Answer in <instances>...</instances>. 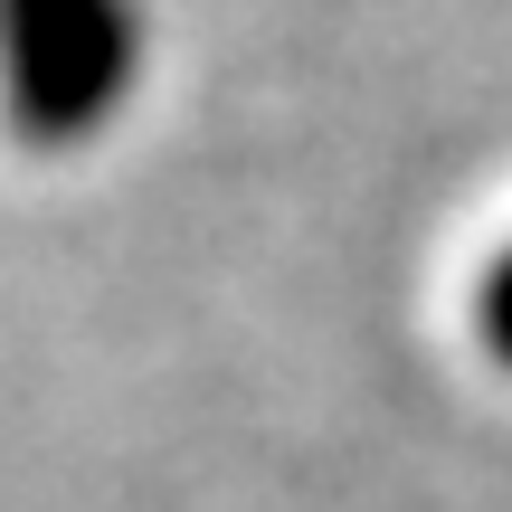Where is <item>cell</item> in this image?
Wrapping results in <instances>:
<instances>
[{"label": "cell", "instance_id": "obj_1", "mask_svg": "<svg viewBox=\"0 0 512 512\" xmlns=\"http://www.w3.org/2000/svg\"><path fill=\"white\" fill-rule=\"evenodd\" d=\"M10 38H19V95L29 114H76L124 76V0H10Z\"/></svg>", "mask_w": 512, "mask_h": 512}]
</instances>
